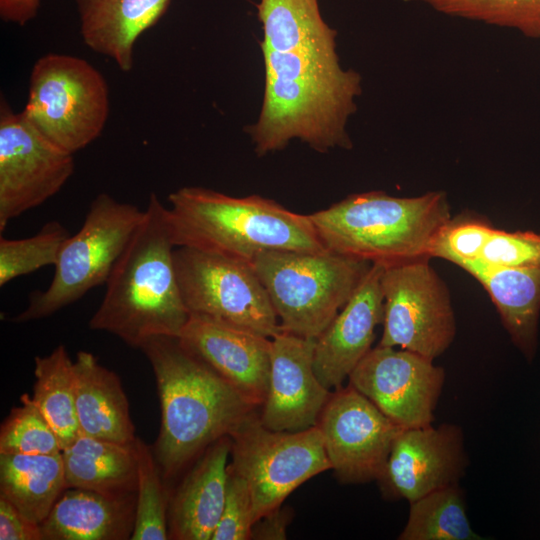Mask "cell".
Returning <instances> with one entry per match:
<instances>
[{
  "label": "cell",
  "mask_w": 540,
  "mask_h": 540,
  "mask_svg": "<svg viewBox=\"0 0 540 540\" xmlns=\"http://www.w3.org/2000/svg\"><path fill=\"white\" fill-rule=\"evenodd\" d=\"M265 90L257 122L246 127L259 156L298 139L318 152L350 149L346 131L361 76L343 69L336 50L275 51L261 47Z\"/></svg>",
  "instance_id": "1"
},
{
  "label": "cell",
  "mask_w": 540,
  "mask_h": 540,
  "mask_svg": "<svg viewBox=\"0 0 540 540\" xmlns=\"http://www.w3.org/2000/svg\"><path fill=\"white\" fill-rule=\"evenodd\" d=\"M140 349L152 366L161 406L152 450L162 476L170 478L230 437L257 407L178 337H153Z\"/></svg>",
  "instance_id": "2"
},
{
  "label": "cell",
  "mask_w": 540,
  "mask_h": 540,
  "mask_svg": "<svg viewBox=\"0 0 540 540\" xmlns=\"http://www.w3.org/2000/svg\"><path fill=\"white\" fill-rule=\"evenodd\" d=\"M167 207L151 193L144 216L106 282L92 330L109 332L141 348L153 337H179L190 314L174 264Z\"/></svg>",
  "instance_id": "3"
},
{
  "label": "cell",
  "mask_w": 540,
  "mask_h": 540,
  "mask_svg": "<svg viewBox=\"0 0 540 540\" xmlns=\"http://www.w3.org/2000/svg\"><path fill=\"white\" fill-rule=\"evenodd\" d=\"M167 218L176 247H191L252 263L270 250L328 251L309 218L259 195L233 197L204 187L168 196Z\"/></svg>",
  "instance_id": "4"
},
{
  "label": "cell",
  "mask_w": 540,
  "mask_h": 540,
  "mask_svg": "<svg viewBox=\"0 0 540 540\" xmlns=\"http://www.w3.org/2000/svg\"><path fill=\"white\" fill-rule=\"evenodd\" d=\"M308 215L328 251L382 267L430 259L438 231L451 218L442 191L415 197L352 194Z\"/></svg>",
  "instance_id": "5"
},
{
  "label": "cell",
  "mask_w": 540,
  "mask_h": 540,
  "mask_svg": "<svg viewBox=\"0 0 540 540\" xmlns=\"http://www.w3.org/2000/svg\"><path fill=\"white\" fill-rule=\"evenodd\" d=\"M282 331L316 339L356 291L372 264L337 254L270 250L252 262Z\"/></svg>",
  "instance_id": "6"
},
{
  "label": "cell",
  "mask_w": 540,
  "mask_h": 540,
  "mask_svg": "<svg viewBox=\"0 0 540 540\" xmlns=\"http://www.w3.org/2000/svg\"><path fill=\"white\" fill-rule=\"evenodd\" d=\"M143 216L144 210L134 204L98 194L79 231L64 243L48 287L33 292L28 306L11 320L23 323L48 317L106 284Z\"/></svg>",
  "instance_id": "7"
},
{
  "label": "cell",
  "mask_w": 540,
  "mask_h": 540,
  "mask_svg": "<svg viewBox=\"0 0 540 540\" xmlns=\"http://www.w3.org/2000/svg\"><path fill=\"white\" fill-rule=\"evenodd\" d=\"M108 84L85 59L47 53L34 63L23 109L53 145L74 154L102 133L109 117Z\"/></svg>",
  "instance_id": "8"
},
{
  "label": "cell",
  "mask_w": 540,
  "mask_h": 540,
  "mask_svg": "<svg viewBox=\"0 0 540 540\" xmlns=\"http://www.w3.org/2000/svg\"><path fill=\"white\" fill-rule=\"evenodd\" d=\"M229 466L247 483L255 523L281 507L301 484L331 469L317 426L287 432L267 428L254 413L230 435Z\"/></svg>",
  "instance_id": "9"
},
{
  "label": "cell",
  "mask_w": 540,
  "mask_h": 540,
  "mask_svg": "<svg viewBox=\"0 0 540 540\" xmlns=\"http://www.w3.org/2000/svg\"><path fill=\"white\" fill-rule=\"evenodd\" d=\"M174 264L190 315L268 338L281 331L252 263L191 247H175Z\"/></svg>",
  "instance_id": "10"
},
{
  "label": "cell",
  "mask_w": 540,
  "mask_h": 540,
  "mask_svg": "<svg viewBox=\"0 0 540 540\" xmlns=\"http://www.w3.org/2000/svg\"><path fill=\"white\" fill-rule=\"evenodd\" d=\"M429 260L383 267V331L378 345L434 360L450 347L457 327L448 287Z\"/></svg>",
  "instance_id": "11"
},
{
  "label": "cell",
  "mask_w": 540,
  "mask_h": 540,
  "mask_svg": "<svg viewBox=\"0 0 540 540\" xmlns=\"http://www.w3.org/2000/svg\"><path fill=\"white\" fill-rule=\"evenodd\" d=\"M74 170L73 154L53 145L1 99L0 233L10 220L57 194Z\"/></svg>",
  "instance_id": "12"
},
{
  "label": "cell",
  "mask_w": 540,
  "mask_h": 540,
  "mask_svg": "<svg viewBox=\"0 0 540 540\" xmlns=\"http://www.w3.org/2000/svg\"><path fill=\"white\" fill-rule=\"evenodd\" d=\"M349 385L402 428L432 425L445 382L433 360L396 347L377 345L357 364Z\"/></svg>",
  "instance_id": "13"
},
{
  "label": "cell",
  "mask_w": 540,
  "mask_h": 540,
  "mask_svg": "<svg viewBox=\"0 0 540 540\" xmlns=\"http://www.w3.org/2000/svg\"><path fill=\"white\" fill-rule=\"evenodd\" d=\"M343 483L378 480L402 427L351 385L331 393L316 425Z\"/></svg>",
  "instance_id": "14"
},
{
  "label": "cell",
  "mask_w": 540,
  "mask_h": 540,
  "mask_svg": "<svg viewBox=\"0 0 540 540\" xmlns=\"http://www.w3.org/2000/svg\"><path fill=\"white\" fill-rule=\"evenodd\" d=\"M467 466L460 426L443 423L438 427L404 428L395 438L377 481L385 497L410 503L458 484Z\"/></svg>",
  "instance_id": "15"
},
{
  "label": "cell",
  "mask_w": 540,
  "mask_h": 540,
  "mask_svg": "<svg viewBox=\"0 0 540 540\" xmlns=\"http://www.w3.org/2000/svg\"><path fill=\"white\" fill-rule=\"evenodd\" d=\"M315 339L280 331L271 338L268 392L259 415L264 426L294 432L316 426L330 395L314 369Z\"/></svg>",
  "instance_id": "16"
},
{
  "label": "cell",
  "mask_w": 540,
  "mask_h": 540,
  "mask_svg": "<svg viewBox=\"0 0 540 540\" xmlns=\"http://www.w3.org/2000/svg\"><path fill=\"white\" fill-rule=\"evenodd\" d=\"M178 338L253 405L262 406L269 385L271 338L194 315Z\"/></svg>",
  "instance_id": "17"
},
{
  "label": "cell",
  "mask_w": 540,
  "mask_h": 540,
  "mask_svg": "<svg viewBox=\"0 0 540 540\" xmlns=\"http://www.w3.org/2000/svg\"><path fill=\"white\" fill-rule=\"evenodd\" d=\"M382 271L381 265L372 264L351 298L315 339L314 369L330 391L342 387L372 349L375 329L383 321Z\"/></svg>",
  "instance_id": "18"
},
{
  "label": "cell",
  "mask_w": 540,
  "mask_h": 540,
  "mask_svg": "<svg viewBox=\"0 0 540 540\" xmlns=\"http://www.w3.org/2000/svg\"><path fill=\"white\" fill-rule=\"evenodd\" d=\"M231 444L223 437L210 445L170 498L169 538L212 539L225 502Z\"/></svg>",
  "instance_id": "19"
},
{
  "label": "cell",
  "mask_w": 540,
  "mask_h": 540,
  "mask_svg": "<svg viewBox=\"0 0 540 540\" xmlns=\"http://www.w3.org/2000/svg\"><path fill=\"white\" fill-rule=\"evenodd\" d=\"M172 0H76L87 47L109 57L123 72L134 67L138 38L166 13Z\"/></svg>",
  "instance_id": "20"
},
{
  "label": "cell",
  "mask_w": 540,
  "mask_h": 540,
  "mask_svg": "<svg viewBox=\"0 0 540 540\" xmlns=\"http://www.w3.org/2000/svg\"><path fill=\"white\" fill-rule=\"evenodd\" d=\"M136 494L112 497L67 488L40 524L43 540H123L131 538Z\"/></svg>",
  "instance_id": "21"
},
{
  "label": "cell",
  "mask_w": 540,
  "mask_h": 540,
  "mask_svg": "<svg viewBox=\"0 0 540 540\" xmlns=\"http://www.w3.org/2000/svg\"><path fill=\"white\" fill-rule=\"evenodd\" d=\"M487 291L512 343L531 362L537 351L540 267L494 266L481 259L461 264Z\"/></svg>",
  "instance_id": "22"
},
{
  "label": "cell",
  "mask_w": 540,
  "mask_h": 540,
  "mask_svg": "<svg viewBox=\"0 0 540 540\" xmlns=\"http://www.w3.org/2000/svg\"><path fill=\"white\" fill-rule=\"evenodd\" d=\"M73 366L80 434L132 443L136 438L135 429L119 377L87 351L77 353Z\"/></svg>",
  "instance_id": "23"
},
{
  "label": "cell",
  "mask_w": 540,
  "mask_h": 540,
  "mask_svg": "<svg viewBox=\"0 0 540 540\" xmlns=\"http://www.w3.org/2000/svg\"><path fill=\"white\" fill-rule=\"evenodd\" d=\"M134 441L118 443L79 434L61 450L67 488L112 497L136 494L138 466Z\"/></svg>",
  "instance_id": "24"
},
{
  "label": "cell",
  "mask_w": 540,
  "mask_h": 540,
  "mask_svg": "<svg viewBox=\"0 0 540 540\" xmlns=\"http://www.w3.org/2000/svg\"><path fill=\"white\" fill-rule=\"evenodd\" d=\"M67 489L61 452L0 454V497L41 524Z\"/></svg>",
  "instance_id": "25"
},
{
  "label": "cell",
  "mask_w": 540,
  "mask_h": 540,
  "mask_svg": "<svg viewBox=\"0 0 540 540\" xmlns=\"http://www.w3.org/2000/svg\"><path fill=\"white\" fill-rule=\"evenodd\" d=\"M260 47L275 51L336 49V31L323 20L318 0H260Z\"/></svg>",
  "instance_id": "26"
},
{
  "label": "cell",
  "mask_w": 540,
  "mask_h": 540,
  "mask_svg": "<svg viewBox=\"0 0 540 540\" xmlns=\"http://www.w3.org/2000/svg\"><path fill=\"white\" fill-rule=\"evenodd\" d=\"M33 400L56 433L61 450L80 434L75 404L73 361L65 346L34 359Z\"/></svg>",
  "instance_id": "27"
},
{
  "label": "cell",
  "mask_w": 540,
  "mask_h": 540,
  "mask_svg": "<svg viewBox=\"0 0 540 540\" xmlns=\"http://www.w3.org/2000/svg\"><path fill=\"white\" fill-rule=\"evenodd\" d=\"M399 540L482 539L469 522L459 483L432 491L410 502L409 515Z\"/></svg>",
  "instance_id": "28"
},
{
  "label": "cell",
  "mask_w": 540,
  "mask_h": 540,
  "mask_svg": "<svg viewBox=\"0 0 540 540\" xmlns=\"http://www.w3.org/2000/svg\"><path fill=\"white\" fill-rule=\"evenodd\" d=\"M137 491L135 522L131 539L166 540L169 497L162 483L161 471L152 448L136 437Z\"/></svg>",
  "instance_id": "29"
},
{
  "label": "cell",
  "mask_w": 540,
  "mask_h": 540,
  "mask_svg": "<svg viewBox=\"0 0 540 540\" xmlns=\"http://www.w3.org/2000/svg\"><path fill=\"white\" fill-rule=\"evenodd\" d=\"M436 11L540 39V0H422Z\"/></svg>",
  "instance_id": "30"
},
{
  "label": "cell",
  "mask_w": 540,
  "mask_h": 540,
  "mask_svg": "<svg viewBox=\"0 0 540 540\" xmlns=\"http://www.w3.org/2000/svg\"><path fill=\"white\" fill-rule=\"evenodd\" d=\"M58 221H49L33 236L20 239L0 238V286L44 266L55 265L70 237Z\"/></svg>",
  "instance_id": "31"
},
{
  "label": "cell",
  "mask_w": 540,
  "mask_h": 540,
  "mask_svg": "<svg viewBox=\"0 0 540 540\" xmlns=\"http://www.w3.org/2000/svg\"><path fill=\"white\" fill-rule=\"evenodd\" d=\"M0 430V454H56L59 439L32 396L23 394Z\"/></svg>",
  "instance_id": "32"
},
{
  "label": "cell",
  "mask_w": 540,
  "mask_h": 540,
  "mask_svg": "<svg viewBox=\"0 0 540 540\" xmlns=\"http://www.w3.org/2000/svg\"><path fill=\"white\" fill-rule=\"evenodd\" d=\"M495 229L486 220L471 215L450 218L433 241L431 258H442L458 266L479 259Z\"/></svg>",
  "instance_id": "33"
},
{
  "label": "cell",
  "mask_w": 540,
  "mask_h": 540,
  "mask_svg": "<svg viewBox=\"0 0 540 540\" xmlns=\"http://www.w3.org/2000/svg\"><path fill=\"white\" fill-rule=\"evenodd\" d=\"M479 259L501 267H540V232H508L496 228L487 240Z\"/></svg>",
  "instance_id": "34"
},
{
  "label": "cell",
  "mask_w": 540,
  "mask_h": 540,
  "mask_svg": "<svg viewBox=\"0 0 540 540\" xmlns=\"http://www.w3.org/2000/svg\"><path fill=\"white\" fill-rule=\"evenodd\" d=\"M255 524L246 481L228 465L225 502L211 540L252 539Z\"/></svg>",
  "instance_id": "35"
},
{
  "label": "cell",
  "mask_w": 540,
  "mask_h": 540,
  "mask_svg": "<svg viewBox=\"0 0 540 540\" xmlns=\"http://www.w3.org/2000/svg\"><path fill=\"white\" fill-rule=\"evenodd\" d=\"M0 540H43L39 524L27 520L9 501L0 497Z\"/></svg>",
  "instance_id": "36"
},
{
  "label": "cell",
  "mask_w": 540,
  "mask_h": 540,
  "mask_svg": "<svg viewBox=\"0 0 540 540\" xmlns=\"http://www.w3.org/2000/svg\"><path fill=\"white\" fill-rule=\"evenodd\" d=\"M291 514L281 507L260 518L253 526L252 539H286Z\"/></svg>",
  "instance_id": "37"
},
{
  "label": "cell",
  "mask_w": 540,
  "mask_h": 540,
  "mask_svg": "<svg viewBox=\"0 0 540 540\" xmlns=\"http://www.w3.org/2000/svg\"><path fill=\"white\" fill-rule=\"evenodd\" d=\"M40 0H0V17L4 22L24 26L38 13Z\"/></svg>",
  "instance_id": "38"
},
{
  "label": "cell",
  "mask_w": 540,
  "mask_h": 540,
  "mask_svg": "<svg viewBox=\"0 0 540 540\" xmlns=\"http://www.w3.org/2000/svg\"><path fill=\"white\" fill-rule=\"evenodd\" d=\"M405 2L422 1V0H404Z\"/></svg>",
  "instance_id": "39"
}]
</instances>
